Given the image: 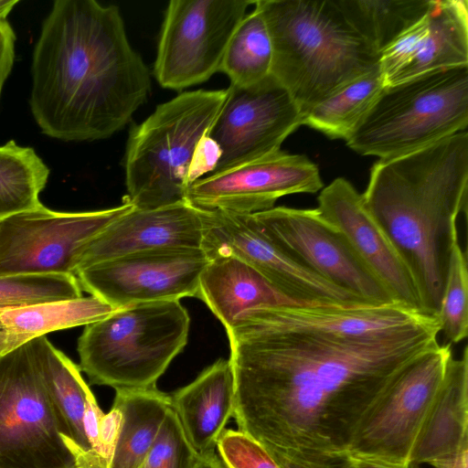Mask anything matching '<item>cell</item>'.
Masks as SVG:
<instances>
[{"label":"cell","instance_id":"6da1fadb","mask_svg":"<svg viewBox=\"0 0 468 468\" xmlns=\"http://www.w3.org/2000/svg\"><path fill=\"white\" fill-rule=\"evenodd\" d=\"M226 331L238 431L271 455L346 453L380 393L440 344V323L431 315L378 337L283 331L250 313Z\"/></svg>","mask_w":468,"mask_h":468},{"label":"cell","instance_id":"7a4b0ae2","mask_svg":"<svg viewBox=\"0 0 468 468\" xmlns=\"http://www.w3.org/2000/svg\"><path fill=\"white\" fill-rule=\"evenodd\" d=\"M30 72L33 118L45 135L64 142L111 137L147 101L152 86L120 8L95 0L53 3Z\"/></svg>","mask_w":468,"mask_h":468},{"label":"cell","instance_id":"3957f363","mask_svg":"<svg viewBox=\"0 0 468 468\" xmlns=\"http://www.w3.org/2000/svg\"><path fill=\"white\" fill-rule=\"evenodd\" d=\"M468 133L410 154L380 159L362 194L417 286L423 312L437 316L457 219L467 211ZM438 317V316H437Z\"/></svg>","mask_w":468,"mask_h":468},{"label":"cell","instance_id":"277c9868","mask_svg":"<svg viewBox=\"0 0 468 468\" xmlns=\"http://www.w3.org/2000/svg\"><path fill=\"white\" fill-rule=\"evenodd\" d=\"M272 44L271 74L303 116L379 63L335 0H258Z\"/></svg>","mask_w":468,"mask_h":468},{"label":"cell","instance_id":"5b68a950","mask_svg":"<svg viewBox=\"0 0 468 468\" xmlns=\"http://www.w3.org/2000/svg\"><path fill=\"white\" fill-rule=\"evenodd\" d=\"M227 90L183 92L130 129L124 154L127 196L138 209L185 202L198 145L208 135Z\"/></svg>","mask_w":468,"mask_h":468},{"label":"cell","instance_id":"8992f818","mask_svg":"<svg viewBox=\"0 0 468 468\" xmlns=\"http://www.w3.org/2000/svg\"><path fill=\"white\" fill-rule=\"evenodd\" d=\"M190 318L180 301L133 304L85 325L80 368L95 385L116 390L156 388L187 344Z\"/></svg>","mask_w":468,"mask_h":468},{"label":"cell","instance_id":"52a82bcc","mask_svg":"<svg viewBox=\"0 0 468 468\" xmlns=\"http://www.w3.org/2000/svg\"><path fill=\"white\" fill-rule=\"evenodd\" d=\"M468 125V65L426 72L385 85L346 139L362 155L410 154Z\"/></svg>","mask_w":468,"mask_h":468},{"label":"cell","instance_id":"ba28073f","mask_svg":"<svg viewBox=\"0 0 468 468\" xmlns=\"http://www.w3.org/2000/svg\"><path fill=\"white\" fill-rule=\"evenodd\" d=\"M0 468H79L60 435L33 339L0 356Z\"/></svg>","mask_w":468,"mask_h":468},{"label":"cell","instance_id":"9c48e42d","mask_svg":"<svg viewBox=\"0 0 468 468\" xmlns=\"http://www.w3.org/2000/svg\"><path fill=\"white\" fill-rule=\"evenodd\" d=\"M439 344L408 364L359 420L346 453L410 468V453L452 356Z\"/></svg>","mask_w":468,"mask_h":468},{"label":"cell","instance_id":"30bf717a","mask_svg":"<svg viewBox=\"0 0 468 468\" xmlns=\"http://www.w3.org/2000/svg\"><path fill=\"white\" fill-rule=\"evenodd\" d=\"M251 4L246 0H171L154 64L159 84L181 90L219 71L228 44Z\"/></svg>","mask_w":468,"mask_h":468},{"label":"cell","instance_id":"8fae6325","mask_svg":"<svg viewBox=\"0 0 468 468\" xmlns=\"http://www.w3.org/2000/svg\"><path fill=\"white\" fill-rule=\"evenodd\" d=\"M134 207L89 212H57L42 204L0 219V276L62 274L76 276L85 244Z\"/></svg>","mask_w":468,"mask_h":468},{"label":"cell","instance_id":"7c38bea8","mask_svg":"<svg viewBox=\"0 0 468 468\" xmlns=\"http://www.w3.org/2000/svg\"><path fill=\"white\" fill-rule=\"evenodd\" d=\"M202 250L208 260L218 256L239 259L299 305H373L291 257L261 230L251 214L206 210Z\"/></svg>","mask_w":468,"mask_h":468},{"label":"cell","instance_id":"4fadbf2b","mask_svg":"<svg viewBox=\"0 0 468 468\" xmlns=\"http://www.w3.org/2000/svg\"><path fill=\"white\" fill-rule=\"evenodd\" d=\"M251 215L275 244L321 277L370 304L397 303L340 230L317 208L273 207Z\"/></svg>","mask_w":468,"mask_h":468},{"label":"cell","instance_id":"5bb4252c","mask_svg":"<svg viewBox=\"0 0 468 468\" xmlns=\"http://www.w3.org/2000/svg\"><path fill=\"white\" fill-rule=\"evenodd\" d=\"M302 122L296 102L271 74L250 86L230 84L208 133L220 149L212 173L280 151L283 141Z\"/></svg>","mask_w":468,"mask_h":468},{"label":"cell","instance_id":"9a60e30c","mask_svg":"<svg viewBox=\"0 0 468 468\" xmlns=\"http://www.w3.org/2000/svg\"><path fill=\"white\" fill-rule=\"evenodd\" d=\"M208 262L203 250H152L96 263L76 277L81 289L117 309L197 297Z\"/></svg>","mask_w":468,"mask_h":468},{"label":"cell","instance_id":"2e32d148","mask_svg":"<svg viewBox=\"0 0 468 468\" xmlns=\"http://www.w3.org/2000/svg\"><path fill=\"white\" fill-rule=\"evenodd\" d=\"M323 187L315 164L305 155L280 150L199 178L188 186L186 200L206 210L253 214L273 207L283 196L313 194Z\"/></svg>","mask_w":468,"mask_h":468},{"label":"cell","instance_id":"e0dca14e","mask_svg":"<svg viewBox=\"0 0 468 468\" xmlns=\"http://www.w3.org/2000/svg\"><path fill=\"white\" fill-rule=\"evenodd\" d=\"M320 214L336 227L398 304L423 313L415 282L384 231L365 207L362 194L343 177L323 187Z\"/></svg>","mask_w":468,"mask_h":468},{"label":"cell","instance_id":"ac0fdd59","mask_svg":"<svg viewBox=\"0 0 468 468\" xmlns=\"http://www.w3.org/2000/svg\"><path fill=\"white\" fill-rule=\"evenodd\" d=\"M205 209L188 201L154 209L133 208L89 240L76 274L129 254L162 250H202Z\"/></svg>","mask_w":468,"mask_h":468},{"label":"cell","instance_id":"d6986e66","mask_svg":"<svg viewBox=\"0 0 468 468\" xmlns=\"http://www.w3.org/2000/svg\"><path fill=\"white\" fill-rule=\"evenodd\" d=\"M468 65V1L433 0L427 14L379 56L385 85Z\"/></svg>","mask_w":468,"mask_h":468},{"label":"cell","instance_id":"ffe728a7","mask_svg":"<svg viewBox=\"0 0 468 468\" xmlns=\"http://www.w3.org/2000/svg\"><path fill=\"white\" fill-rule=\"evenodd\" d=\"M248 313L275 329L346 337L388 335L429 315L398 303L356 307L289 304Z\"/></svg>","mask_w":468,"mask_h":468},{"label":"cell","instance_id":"44dd1931","mask_svg":"<svg viewBox=\"0 0 468 468\" xmlns=\"http://www.w3.org/2000/svg\"><path fill=\"white\" fill-rule=\"evenodd\" d=\"M37 363L57 419L60 435L79 468H99L85 431L90 403L95 399L80 368L42 335L33 339Z\"/></svg>","mask_w":468,"mask_h":468},{"label":"cell","instance_id":"7402d4cb","mask_svg":"<svg viewBox=\"0 0 468 468\" xmlns=\"http://www.w3.org/2000/svg\"><path fill=\"white\" fill-rule=\"evenodd\" d=\"M171 409L184 432L201 455L217 443L235 410V386L229 360L218 359L188 385L170 395Z\"/></svg>","mask_w":468,"mask_h":468},{"label":"cell","instance_id":"603a6c76","mask_svg":"<svg viewBox=\"0 0 468 468\" xmlns=\"http://www.w3.org/2000/svg\"><path fill=\"white\" fill-rule=\"evenodd\" d=\"M468 447V348L451 356L442 382L417 435L412 465L429 464Z\"/></svg>","mask_w":468,"mask_h":468},{"label":"cell","instance_id":"cb8c5ba5","mask_svg":"<svg viewBox=\"0 0 468 468\" xmlns=\"http://www.w3.org/2000/svg\"><path fill=\"white\" fill-rule=\"evenodd\" d=\"M226 329L250 312L264 307L299 305L281 293L260 272L233 256L209 260L197 292Z\"/></svg>","mask_w":468,"mask_h":468},{"label":"cell","instance_id":"d4e9b609","mask_svg":"<svg viewBox=\"0 0 468 468\" xmlns=\"http://www.w3.org/2000/svg\"><path fill=\"white\" fill-rule=\"evenodd\" d=\"M120 423L107 468H140L168 410L170 395L157 389L116 390Z\"/></svg>","mask_w":468,"mask_h":468},{"label":"cell","instance_id":"484cf974","mask_svg":"<svg viewBox=\"0 0 468 468\" xmlns=\"http://www.w3.org/2000/svg\"><path fill=\"white\" fill-rule=\"evenodd\" d=\"M115 310L95 296L0 311V337L8 351L46 334L87 325Z\"/></svg>","mask_w":468,"mask_h":468},{"label":"cell","instance_id":"4316f807","mask_svg":"<svg viewBox=\"0 0 468 468\" xmlns=\"http://www.w3.org/2000/svg\"><path fill=\"white\" fill-rule=\"evenodd\" d=\"M433 0H335L367 44L380 56L421 19Z\"/></svg>","mask_w":468,"mask_h":468},{"label":"cell","instance_id":"83f0119b","mask_svg":"<svg viewBox=\"0 0 468 468\" xmlns=\"http://www.w3.org/2000/svg\"><path fill=\"white\" fill-rule=\"evenodd\" d=\"M385 86L379 63L324 99L303 116L308 125L331 138L346 139Z\"/></svg>","mask_w":468,"mask_h":468},{"label":"cell","instance_id":"f1b7e54d","mask_svg":"<svg viewBox=\"0 0 468 468\" xmlns=\"http://www.w3.org/2000/svg\"><path fill=\"white\" fill-rule=\"evenodd\" d=\"M49 169L31 147L15 141L0 145V219L41 204Z\"/></svg>","mask_w":468,"mask_h":468},{"label":"cell","instance_id":"f546056e","mask_svg":"<svg viewBox=\"0 0 468 468\" xmlns=\"http://www.w3.org/2000/svg\"><path fill=\"white\" fill-rule=\"evenodd\" d=\"M272 44L265 20L257 7L246 15L234 31L224 53L219 72L230 84H255L271 75Z\"/></svg>","mask_w":468,"mask_h":468},{"label":"cell","instance_id":"4dcf8cb0","mask_svg":"<svg viewBox=\"0 0 468 468\" xmlns=\"http://www.w3.org/2000/svg\"><path fill=\"white\" fill-rule=\"evenodd\" d=\"M82 296L74 275L18 274L0 276V311L64 302Z\"/></svg>","mask_w":468,"mask_h":468},{"label":"cell","instance_id":"1f68e13d","mask_svg":"<svg viewBox=\"0 0 468 468\" xmlns=\"http://www.w3.org/2000/svg\"><path fill=\"white\" fill-rule=\"evenodd\" d=\"M444 344H458L468 334L467 254L459 242L452 251L445 287L438 312Z\"/></svg>","mask_w":468,"mask_h":468},{"label":"cell","instance_id":"d6a6232c","mask_svg":"<svg viewBox=\"0 0 468 468\" xmlns=\"http://www.w3.org/2000/svg\"><path fill=\"white\" fill-rule=\"evenodd\" d=\"M200 460L170 408L140 468H197Z\"/></svg>","mask_w":468,"mask_h":468},{"label":"cell","instance_id":"836d02e7","mask_svg":"<svg viewBox=\"0 0 468 468\" xmlns=\"http://www.w3.org/2000/svg\"><path fill=\"white\" fill-rule=\"evenodd\" d=\"M217 450L227 468H281L264 447L238 430L225 429Z\"/></svg>","mask_w":468,"mask_h":468},{"label":"cell","instance_id":"e575fe53","mask_svg":"<svg viewBox=\"0 0 468 468\" xmlns=\"http://www.w3.org/2000/svg\"><path fill=\"white\" fill-rule=\"evenodd\" d=\"M271 456L281 468H350L347 453L279 452Z\"/></svg>","mask_w":468,"mask_h":468},{"label":"cell","instance_id":"d590c367","mask_svg":"<svg viewBox=\"0 0 468 468\" xmlns=\"http://www.w3.org/2000/svg\"><path fill=\"white\" fill-rule=\"evenodd\" d=\"M220 157L218 145L208 136H205L195 154L189 172V181L193 184L202 176L212 173Z\"/></svg>","mask_w":468,"mask_h":468},{"label":"cell","instance_id":"8d00e7d4","mask_svg":"<svg viewBox=\"0 0 468 468\" xmlns=\"http://www.w3.org/2000/svg\"><path fill=\"white\" fill-rule=\"evenodd\" d=\"M16 35L7 19L0 21V97L15 60Z\"/></svg>","mask_w":468,"mask_h":468},{"label":"cell","instance_id":"74e56055","mask_svg":"<svg viewBox=\"0 0 468 468\" xmlns=\"http://www.w3.org/2000/svg\"><path fill=\"white\" fill-rule=\"evenodd\" d=\"M433 468H468V447L431 464Z\"/></svg>","mask_w":468,"mask_h":468},{"label":"cell","instance_id":"f35d334b","mask_svg":"<svg viewBox=\"0 0 468 468\" xmlns=\"http://www.w3.org/2000/svg\"><path fill=\"white\" fill-rule=\"evenodd\" d=\"M348 456L350 468H402L383 463L380 462L356 458L349 454Z\"/></svg>","mask_w":468,"mask_h":468},{"label":"cell","instance_id":"ab89813d","mask_svg":"<svg viewBox=\"0 0 468 468\" xmlns=\"http://www.w3.org/2000/svg\"><path fill=\"white\" fill-rule=\"evenodd\" d=\"M197 468H227L221 461L218 454L214 452L201 456V460Z\"/></svg>","mask_w":468,"mask_h":468},{"label":"cell","instance_id":"60d3db41","mask_svg":"<svg viewBox=\"0 0 468 468\" xmlns=\"http://www.w3.org/2000/svg\"><path fill=\"white\" fill-rule=\"evenodd\" d=\"M18 3V0H0V21L6 20L7 16Z\"/></svg>","mask_w":468,"mask_h":468},{"label":"cell","instance_id":"b9f144b4","mask_svg":"<svg viewBox=\"0 0 468 468\" xmlns=\"http://www.w3.org/2000/svg\"><path fill=\"white\" fill-rule=\"evenodd\" d=\"M8 352L7 346L5 341L0 337V356Z\"/></svg>","mask_w":468,"mask_h":468}]
</instances>
